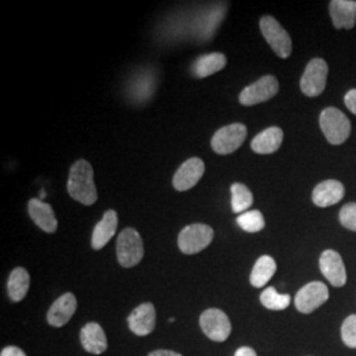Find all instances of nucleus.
Segmentation results:
<instances>
[{
	"label": "nucleus",
	"instance_id": "obj_1",
	"mask_svg": "<svg viewBox=\"0 0 356 356\" xmlns=\"http://www.w3.org/2000/svg\"><path fill=\"white\" fill-rule=\"evenodd\" d=\"M69 195L85 206H91L98 200V191L94 184V170L89 161L78 160L69 172Z\"/></svg>",
	"mask_w": 356,
	"mask_h": 356
},
{
	"label": "nucleus",
	"instance_id": "obj_2",
	"mask_svg": "<svg viewBox=\"0 0 356 356\" xmlns=\"http://www.w3.org/2000/svg\"><path fill=\"white\" fill-rule=\"evenodd\" d=\"M319 126L325 138L332 145L343 144L351 134V123L348 118L334 107H327L321 113Z\"/></svg>",
	"mask_w": 356,
	"mask_h": 356
},
{
	"label": "nucleus",
	"instance_id": "obj_3",
	"mask_svg": "<svg viewBox=\"0 0 356 356\" xmlns=\"http://www.w3.org/2000/svg\"><path fill=\"white\" fill-rule=\"evenodd\" d=\"M116 256L122 267L132 268L138 266L144 256V245L140 234L135 229H124L116 242Z\"/></svg>",
	"mask_w": 356,
	"mask_h": 356
},
{
	"label": "nucleus",
	"instance_id": "obj_4",
	"mask_svg": "<svg viewBox=\"0 0 356 356\" xmlns=\"http://www.w3.org/2000/svg\"><path fill=\"white\" fill-rule=\"evenodd\" d=\"M214 239V229L207 225L195 223L186 226L178 235V248L181 252L194 254L204 251Z\"/></svg>",
	"mask_w": 356,
	"mask_h": 356
},
{
	"label": "nucleus",
	"instance_id": "obj_5",
	"mask_svg": "<svg viewBox=\"0 0 356 356\" xmlns=\"http://www.w3.org/2000/svg\"><path fill=\"white\" fill-rule=\"evenodd\" d=\"M260 31L269 47L280 58H288L292 54V38L273 16H263Z\"/></svg>",
	"mask_w": 356,
	"mask_h": 356
},
{
	"label": "nucleus",
	"instance_id": "obj_6",
	"mask_svg": "<svg viewBox=\"0 0 356 356\" xmlns=\"http://www.w3.org/2000/svg\"><path fill=\"white\" fill-rule=\"evenodd\" d=\"M245 138L247 127L242 123H234L216 131L211 139V147L218 154H231L242 147Z\"/></svg>",
	"mask_w": 356,
	"mask_h": 356
},
{
	"label": "nucleus",
	"instance_id": "obj_7",
	"mask_svg": "<svg viewBox=\"0 0 356 356\" xmlns=\"http://www.w3.org/2000/svg\"><path fill=\"white\" fill-rule=\"evenodd\" d=\"M329 300V289L321 281H313L302 286L294 298V305L302 314H310Z\"/></svg>",
	"mask_w": 356,
	"mask_h": 356
},
{
	"label": "nucleus",
	"instance_id": "obj_8",
	"mask_svg": "<svg viewBox=\"0 0 356 356\" xmlns=\"http://www.w3.org/2000/svg\"><path fill=\"white\" fill-rule=\"evenodd\" d=\"M329 66L322 58H313L302 74L300 86L306 97H318L326 88Z\"/></svg>",
	"mask_w": 356,
	"mask_h": 356
},
{
	"label": "nucleus",
	"instance_id": "obj_9",
	"mask_svg": "<svg viewBox=\"0 0 356 356\" xmlns=\"http://www.w3.org/2000/svg\"><path fill=\"white\" fill-rule=\"evenodd\" d=\"M200 326L204 335L214 342H225L231 334L227 314L219 309H207L200 317Z\"/></svg>",
	"mask_w": 356,
	"mask_h": 356
},
{
	"label": "nucleus",
	"instance_id": "obj_10",
	"mask_svg": "<svg viewBox=\"0 0 356 356\" xmlns=\"http://www.w3.org/2000/svg\"><path fill=\"white\" fill-rule=\"evenodd\" d=\"M279 92V81L276 76H264L252 85L247 86L239 95V102L243 106H254L267 102Z\"/></svg>",
	"mask_w": 356,
	"mask_h": 356
},
{
	"label": "nucleus",
	"instance_id": "obj_11",
	"mask_svg": "<svg viewBox=\"0 0 356 356\" xmlns=\"http://www.w3.org/2000/svg\"><path fill=\"white\" fill-rule=\"evenodd\" d=\"M321 273L332 286L341 288L347 282V273L341 254L334 250H326L319 259Z\"/></svg>",
	"mask_w": 356,
	"mask_h": 356
},
{
	"label": "nucleus",
	"instance_id": "obj_12",
	"mask_svg": "<svg viewBox=\"0 0 356 356\" xmlns=\"http://www.w3.org/2000/svg\"><path fill=\"white\" fill-rule=\"evenodd\" d=\"M204 173V163L198 157H191L179 166L173 177V186L178 191L194 188Z\"/></svg>",
	"mask_w": 356,
	"mask_h": 356
},
{
	"label": "nucleus",
	"instance_id": "obj_13",
	"mask_svg": "<svg viewBox=\"0 0 356 356\" xmlns=\"http://www.w3.org/2000/svg\"><path fill=\"white\" fill-rule=\"evenodd\" d=\"M128 327L138 337L149 335L156 327V309L151 302H144L128 316Z\"/></svg>",
	"mask_w": 356,
	"mask_h": 356
},
{
	"label": "nucleus",
	"instance_id": "obj_14",
	"mask_svg": "<svg viewBox=\"0 0 356 356\" xmlns=\"http://www.w3.org/2000/svg\"><path fill=\"white\" fill-rule=\"evenodd\" d=\"M76 310V296L73 293H65L53 302L51 309L48 310V323L53 327H63L74 316Z\"/></svg>",
	"mask_w": 356,
	"mask_h": 356
},
{
	"label": "nucleus",
	"instance_id": "obj_15",
	"mask_svg": "<svg viewBox=\"0 0 356 356\" xmlns=\"http://www.w3.org/2000/svg\"><path fill=\"white\" fill-rule=\"evenodd\" d=\"M28 211L35 225L42 231L48 234H53L57 231L58 222L51 204H45L44 201L38 198H32L28 202Z\"/></svg>",
	"mask_w": 356,
	"mask_h": 356
},
{
	"label": "nucleus",
	"instance_id": "obj_16",
	"mask_svg": "<svg viewBox=\"0 0 356 356\" xmlns=\"http://www.w3.org/2000/svg\"><path fill=\"white\" fill-rule=\"evenodd\" d=\"M344 186L337 179H327L318 184L312 194V200L318 207H329L343 200Z\"/></svg>",
	"mask_w": 356,
	"mask_h": 356
},
{
	"label": "nucleus",
	"instance_id": "obj_17",
	"mask_svg": "<svg viewBox=\"0 0 356 356\" xmlns=\"http://www.w3.org/2000/svg\"><path fill=\"white\" fill-rule=\"evenodd\" d=\"M329 10L331 20L337 29H351L355 26V0H332Z\"/></svg>",
	"mask_w": 356,
	"mask_h": 356
},
{
	"label": "nucleus",
	"instance_id": "obj_18",
	"mask_svg": "<svg viewBox=\"0 0 356 356\" xmlns=\"http://www.w3.org/2000/svg\"><path fill=\"white\" fill-rule=\"evenodd\" d=\"M81 343L82 347L94 355H101L107 350V338L104 330L97 322L86 323L81 330Z\"/></svg>",
	"mask_w": 356,
	"mask_h": 356
},
{
	"label": "nucleus",
	"instance_id": "obj_19",
	"mask_svg": "<svg viewBox=\"0 0 356 356\" xmlns=\"http://www.w3.org/2000/svg\"><path fill=\"white\" fill-rule=\"evenodd\" d=\"M118 229V214L115 210H107L101 222L97 223L91 235V245L94 250H102L111 241Z\"/></svg>",
	"mask_w": 356,
	"mask_h": 356
},
{
	"label": "nucleus",
	"instance_id": "obj_20",
	"mask_svg": "<svg viewBox=\"0 0 356 356\" xmlns=\"http://www.w3.org/2000/svg\"><path fill=\"white\" fill-rule=\"evenodd\" d=\"M284 140V132L279 127H269L254 136L251 148L259 154H270L280 149Z\"/></svg>",
	"mask_w": 356,
	"mask_h": 356
},
{
	"label": "nucleus",
	"instance_id": "obj_21",
	"mask_svg": "<svg viewBox=\"0 0 356 356\" xmlns=\"http://www.w3.org/2000/svg\"><path fill=\"white\" fill-rule=\"evenodd\" d=\"M227 64V58L223 53H209L201 56L191 67L193 76L197 78H206L220 72Z\"/></svg>",
	"mask_w": 356,
	"mask_h": 356
},
{
	"label": "nucleus",
	"instance_id": "obj_22",
	"mask_svg": "<svg viewBox=\"0 0 356 356\" xmlns=\"http://www.w3.org/2000/svg\"><path fill=\"white\" fill-rule=\"evenodd\" d=\"M276 261L273 257L270 256H261L257 259V261L254 263V269L251 272L250 276V282L254 288H263L264 285H267L268 281L273 277V275L276 273Z\"/></svg>",
	"mask_w": 356,
	"mask_h": 356
},
{
	"label": "nucleus",
	"instance_id": "obj_23",
	"mask_svg": "<svg viewBox=\"0 0 356 356\" xmlns=\"http://www.w3.org/2000/svg\"><path fill=\"white\" fill-rule=\"evenodd\" d=\"M29 284H31V277L26 269L22 267L15 268L8 277V284H7L8 296L13 302H20L26 297L29 289Z\"/></svg>",
	"mask_w": 356,
	"mask_h": 356
},
{
	"label": "nucleus",
	"instance_id": "obj_24",
	"mask_svg": "<svg viewBox=\"0 0 356 356\" xmlns=\"http://www.w3.org/2000/svg\"><path fill=\"white\" fill-rule=\"evenodd\" d=\"M254 204V195L243 184H234L231 186V206L235 214H243Z\"/></svg>",
	"mask_w": 356,
	"mask_h": 356
},
{
	"label": "nucleus",
	"instance_id": "obj_25",
	"mask_svg": "<svg viewBox=\"0 0 356 356\" xmlns=\"http://www.w3.org/2000/svg\"><path fill=\"white\" fill-rule=\"evenodd\" d=\"M134 86H129V92L134 99L145 101L154 92V78L151 73H140L134 78Z\"/></svg>",
	"mask_w": 356,
	"mask_h": 356
},
{
	"label": "nucleus",
	"instance_id": "obj_26",
	"mask_svg": "<svg viewBox=\"0 0 356 356\" xmlns=\"http://www.w3.org/2000/svg\"><path fill=\"white\" fill-rule=\"evenodd\" d=\"M260 302L269 310L279 312V310H284L291 305V296L281 294L276 291V288L269 286L260 294Z\"/></svg>",
	"mask_w": 356,
	"mask_h": 356
},
{
	"label": "nucleus",
	"instance_id": "obj_27",
	"mask_svg": "<svg viewBox=\"0 0 356 356\" xmlns=\"http://www.w3.org/2000/svg\"><path fill=\"white\" fill-rule=\"evenodd\" d=\"M241 229L245 232H259L266 227L264 216L259 210H248L236 219Z\"/></svg>",
	"mask_w": 356,
	"mask_h": 356
},
{
	"label": "nucleus",
	"instance_id": "obj_28",
	"mask_svg": "<svg viewBox=\"0 0 356 356\" xmlns=\"http://www.w3.org/2000/svg\"><path fill=\"white\" fill-rule=\"evenodd\" d=\"M341 335L343 343L350 348H356V314L348 316L344 319Z\"/></svg>",
	"mask_w": 356,
	"mask_h": 356
},
{
	"label": "nucleus",
	"instance_id": "obj_29",
	"mask_svg": "<svg viewBox=\"0 0 356 356\" xmlns=\"http://www.w3.org/2000/svg\"><path fill=\"white\" fill-rule=\"evenodd\" d=\"M339 220L347 229L356 232V204H347L339 213Z\"/></svg>",
	"mask_w": 356,
	"mask_h": 356
},
{
	"label": "nucleus",
	"instance_id": "obj_30",
	"mask_svg": "<svg viewBox=\"0 0 356 356\" xmlns=\"http://www.w3.org/2000/svg\"><path fill=\"white\" fill-rule=\"evenodd\" d=\"M344 104L347 106V108L356 115V89L350 90L346 97H344Z\"/></svg>",
	"mask_w": 356,
	"mask_h": 356
},
{
	"label": "nucleus",
	"instance_id": "obj_31",
	"mask_svg": "<svg viewBox=\"0 0 356 356\" xmlns=\"http://www.w3.org/2000/svg\"><path fill=\"white\" fill-rule=\"evenodd\" d=\"M0 356H26V353L19 348V347H15V346H8L6 348L1 350V354Z\"/></svg>",
	"mask_w": 356,
	"mask_h": 356
},
{
	"label": "nucleus",
	"instance_id": "obj_32",
	"mask_svg": "<svg viewBox=\"0 0 356 356\" xmlns=\"http://www.w3.org/2000/svg\"><path fill=\"white\" fill-rule=\"evenodd\" d=\"M234 356H257L256 355V353H254V348H251V347H247V346H244V347H241V348H238L236 350V353H235V355Z\"/></svg>",
	"mask_w": 356,
	"mask_h": 356
},
{
	"label": "nucleus",
	"instance_id": "obj_33",
	"mask_svg": "<svg viewBox=\"0 0 356 356\" xmlns=\"http://www.w3.org/2000/svg\"><path fill=\"white\" fill-rule=\"evenodd\" d=\"M148 356H182L178 353L175 351H169V350H157V351H153Z\"/></svg>",
	"mask_w": 356,
	"mask_h": 356
}]
</instances>
